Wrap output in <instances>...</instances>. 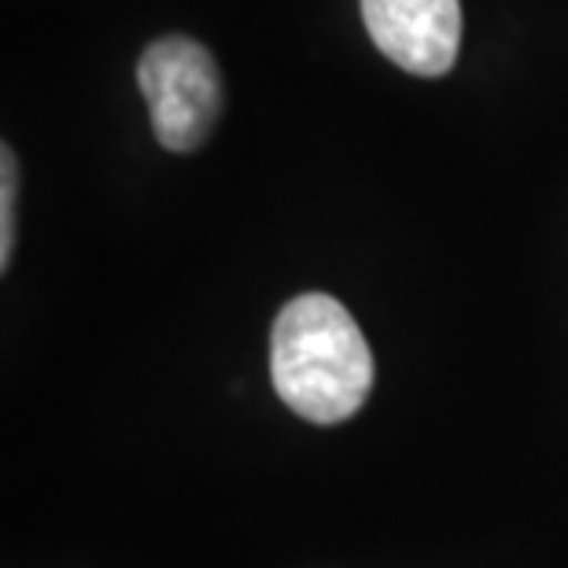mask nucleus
<instances>
[{"instance_id":"nucleus-1","label":"nucleus","mask_w":568,"mask_h":568,"mask_svg":"<svg viewBox=\"0 0 568 568\" xmlns=\"http://www.w3.org/2000/svg\"><path fill=\"white\" fill-rule=\"evenodd\" d=\"M270 377L288 410L314 425H339L369 399L373 351L344 303L306 292L277 314Z\"/></svg>"},{"instance_id":"nucleus-2","label":"nucleus","mask_w":568,"mask_h":568,"mask_svg":"<svg viewBox=\"0 0 568 568\" xmlns=\"http://www.w3.org/2000/svg\"><path fill=\"white\" fill-rule=\"evenodd\" d=\"M155 141L166 152H196L222 115V71L192 38H159L138 63Z\"/></svg>"},{"instance_id":"nucleus-3","label":"nucleus","mask_w":568,"mask_h":568,"mask_svg":"<svg viewBox=\"0 0 568 568\" xmlns=\"http://www.w3.org/2000/svg\"><path fill=\"white\" fill-rule=\"evenodd\" d=\"M373 44L422 78L447 74L462 49V0H362Z\"/></svg>"},{"instance_id":"nucleus-4","label":"nucleus","mask_w":568,"mask_h":568,"mask_svg":"<svg viewBox=\"0 0 568 568\" xmlns=\"http://www.w3.org/2000/svg\"><path fill=\"white\" fill-rule=\"evenodd\" d=\"M16 196H19V163L16 152L4 144V152H0V270L11 266V252H16Z\"/></svg>"}]
</instances>
